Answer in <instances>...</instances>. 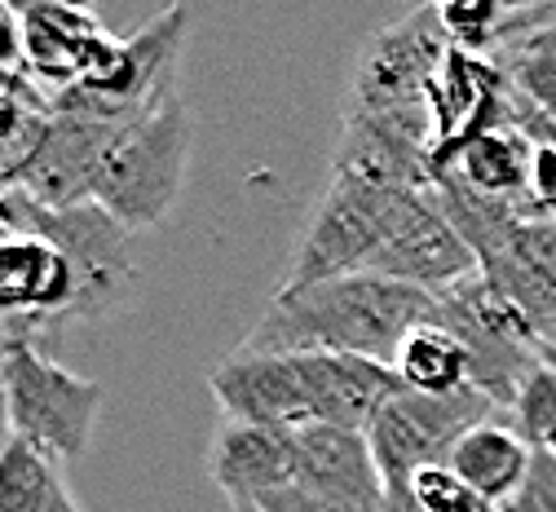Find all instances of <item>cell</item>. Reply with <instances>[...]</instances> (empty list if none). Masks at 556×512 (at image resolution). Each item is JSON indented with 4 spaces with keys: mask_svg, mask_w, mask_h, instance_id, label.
Instances as JSON below:
<instances>
[{
    "mask_svg": "<svg viewBox=\"0 0 556 512\" xmlns=\"http://www.w3.org/2000/svg\"><path fill=\"white\" fill-rule=\"evenodd\" d=\"M433 319V297L410 283L358 270L305 287H278L239 349L248 353H358L389 362Z\"/></svg>",
    "mask_w": 556,
    "mask_h": 512,
    "instance_id": "obj_1",
    "label": "cell"
},
{
    "mask_svg": "<svg viewBox=\"0 0 556 512\" xmlns=\"http://www.w3.org/2000/svg\"><path fill=\"white\" fill-rule=\"evenodd\" d=\"M451 45H455V36L446 32L438 5H415L397 23L367 36L344 111L406 133L410 141H420L433 155L429 89L438 80V66H442Z\"/></svg>",
    "mask_w": 556,
    "mask_h": 512,
    "instance_id": "obj_2",
    "label": "cell"
},
{
    "mask_svg": "<svg viewBox=\"0 0 556 512\" xmlns=\"http://www.w3.org/2000/svg\"><path fill=\"white\" fill-rule=\"evenodd\" d=\"M190 155H194V111L177 93L151 115L132 120L115 137L93 203L106 216H115L128 235L151 230L177 208L186 190Z\"/></svg>",
    "mask_w": 556,
    "mask_h": 512,
    "instance_id": "obj_3",
    "label": "cell"
},
{
    "mask_svg": "<svg viewBox=\"0 0 556 512\" xmlns=\"http://www.w3.org/2000/svg\"><path fill=\"white\" fill-rule=\"evenodd\" d=\"M420 199H425V190L376 186V182L331 173L278 287H305L318 278L371 270L376 257L393 243V235L406 226V216L415 212Z\"/></svg>",
    "mask_w": 556,
    "mask_h": 512,
    "instance_id": "obj_4",
    "label": "cell"
},
{
    "mask_svg": "<svg viewBox=\"0 0 556 512\" xmlns=\"http://www.w3.org/2000/svg\"><path fill=\"white\" fill-rule=\"evenodd\" d=\"M0 380H5L14 437H23L58 464H80L89 455L102 415L98 380L62 367L31 336H10L5 358H0Z\"/></svg>",
    "mask_w": 556,
    "mask_h": 512,
    "instance_id": "obj_5",
    "label": "cell"
},
{
    "mask_svg": "<svg viewBox=\"0 0 556 512\" xmlns=\"http://www.w3.org/2000/svg\"><path fill=\"white\" fill-rule=\"evenodd\" d=\"M433 323L446 327L468 349L472 385L508 415L517 385L539 362V336L521 319V310L477 270L464 283L438 291L433 297Z\"/></svg>",
    "mask_w": 556,
    "mask_h": 512,
    "instance_id": "obj_6",
    "label": "cell"
},
{
    "mask_svg": "<svg viewBox=\"0 0 556 512\" xmlns=\"http://www.w3.org/2000/svg\"><path fill=\"white\" fill-rule=\"evenodd\" d=\"M186 32H190V14H186L181 0H173V5L164 14H155L142 32L119 40L115 58L98 71V76L80 80L66 93H53V102L72 107L80 115H93V120H106V124H119V128L151 115L155 107L177 98Z\"/></svg>",
    "mask_w": 556,
    "mask_h": 512,
    "instance_id": "obj_7",
    "label": "cell"
},
{
    "mask_svg": "<svg viewBox=\"0 0 556 512\" xmlns=\"http://www.w3.org/2000/svg\"><path fill=\"white\" fill-rule=\"evenodd\" d=\"M500 415L504 411L477 385H468L459 394H415V389L393 394L367 428V442H371V455H376V469L384 482V499L406 495L415 473L446 464L455 442L468 428L500 420Z\"/></svg>",
    "mask_w": 556,
    "mask_h": 512,
    "instance_id": "obj_8",
    "label": "cell"
},
{
    "mask_svg": "<svg viewBox=\"0 0 556 512\" xmlns=\"http://www.w3.org/2000/svg\"><path fill=\"white\" fill-rule=\"evenodd\" d=\"M0 216L14 230L45 235L49 243L62 248V257L72 261L80 301H76V323L98 319L124 301V291L132 287V257H128V230L106 216L98 203L80 208H40L23 190H0Z\"/></svg>",
    "mask_w": 556,
    "mask_h": 512,
    "instance_id": "obj_9",
    "label": "cell"
},
{
    "mask_svg": "<svg viewBox=\"0 0 556 512\" xmlns=\"http://www.w3.org/2000/svg\"><path fill=\"white\" fill-rule=\"evenodd\" d=\"M80 283L58 243L14 230L0 243V323L10 336H40L45 327L76 323Z\"/></svg>",
    "mask_w": 556,
    "mask_h": 512,
    "instance_id": "obj_10",
    "label": "cell"
},
{
    "mask_svg": "<svg viewBox=\"0 0 556 512\" xmlns=\"http://www.w3.org/2000/svg\"><path fill=\"white\" fill-rule=\"evenodd\" d=\"M124 128L53 102V124H49V133L40 141V151L31 155V164L18 173L14 190H23L40 208H80V203H93L98 177L106 168V155H111V146H115V137Z\"/></svg>",
    "mask_w": 556,
    "mask_h": 512,
    "instance_id": "obj_11",
    "label": "cell"
},
{
    "mask_svg": "<svg viewBox=\"0 0 556 512\" xmlns=\"http://www.w3.org/2000/svg\"><path fill=\"white\" fill-rule=\"evenodd\" d=\"M429 111H433V177H438L468 137L504 124L508 111L504 71L495 66L491 53L451 45L429 89Z\"/></svg>",
    "mask_w": 556,
    "mask_h": 512,
    "instance_id": "obj_12",
    "label": "cell"
},
{
    "mask_svg": "<svg viewBox=\"0 0 556 512\" xmlns=\"http://www.w3.org/2000/svg\"><path fill=\"white\" fill-rule=\"evenodd\" d=\"M115 49H119V36L102 27L93 5H45L23 14L27 76L45 93H66L80 80L98 76L115 58Z\"/></svg>",
    "mask_w": 556,
    "mask_h": 512,
    "instance_id": "obj_13",
    "label": "cell"
},
{
    "mask_svg": "<svg viewBox=\"0 0 556 512\" xmlns=\"http://www.w3.org/2000/svg\"><path fill=\"white\" fill-rule=\"evenodd\" d=\"M207 389L217 398L222 420L265 424V428H305L309 402L301 380V358L296 353H248L235 349L222 358Z\"/></svg>",
    "mask_w": 556,
    "mask_h": 512,
    "instance_id": "obj_14",
    "label": "cell"
},
{
    "mask_svg": "<svg viewBox=\"0 0 556 512\" xmlns=\"http://www.w3.org/2000/svg\"><path fill=\"white\" fill-rule=\"evenodd\" d=\"M371 274L410 283V287L429 291V297H438V291L464 283L468 274H477V257L464 243V235L446 222V212H442L433 186L425 190L420 203H415V212L406 216V226L393 235V243L376 257Z\"/></svg>",
    "mask_w": 556,
    "mask_h": 512,
    "instance_id": "obj_15",
    "label": "cell"
},
{
    "mask_svg": "<svg viewBox=\"0 0 556 512\" xmlns=\"http://www.w3.org/2000/svg\"><path fill=\"white\" fill-rule=\"evenodd\" d=\"M296 358H301L309 424L367 433L371 420L384 411V402L402 394V380L389 362L358 358V353H296Z\"/></svg>",
    "mask_w": 556,
    "mask_h": 512,
    "instance_id": "obj_16",
    "label": "cell"
},
{
    "mask_svg": "<svg viewBox=\"0 0 556 512\" xmlns=\"http://www.w3.org/2000/svg\"><path fill=\"white\" fill-rule=\"evenodd\" d=\"M296 486L323 499H340L358 512H384V482L363 428H296Z\"/></svg>",
    "mask_w": 556,
    "mask_h": 512,
    "instance_id": "obj_17",
    "label": "cell"
},
{
    "mask_svg": "<svg viewBox=\"0 0 556 512\" xmlns=\"http://www.w3.org/2000/svg\"><path fill=\"white\" fill-rule=\"evenodd\" d=\"M477 270L521 310L539 345H556V222L521 216L508 243Z\"/></svg>",
    "mask_w": 556,
    "mask_h": 512,
    "instance_id": "obj_18",
    "label": "cell"
},
{
    "mask_svg": "<svg viewBox=\"0 0 556 512\" xmlns=\"http://www.w3.org/2000/svg\"><path fill=\"white\" fill-rule=\"evenodd\" d=\"M207 477L230 495V503H256L269 490L296 486V428L217 420V433L207 442Z\"/></svg>",
    "mask_w": 556,
    "mask_h": 512,
    "instance_id": "obj_19",
    "label": "cell"
},
{
    "mask_svg": "<svg viewBox=\"0 0 556 512\" xmlns=\"http://www.w3.org/2000/svg\"><path fill=\"white\" fill-rule=\"evenodd\" d=\"M331 173L376 182V186L429 190L433 186V155L420 141H410L406 133L344 111L340 133H336V151H331Z\"/></svg>",
    "mask_w": 556,
    "mask_h": 512,
    "instance_id": "obj_20",
    "label": "cell"
},
{
    "mask_svg": "<svg viewBox=\"0 0 556 512\" xmlns=\"http://www.w3.org/2000/svg\"><path fill=\"white\" fill-rule=\"evenodd\" d=\"M530 464H534V447L508 424V415L468 428L446 460V469L491 508H504L526 486Z\"/></svg>",
    "mask_w": 556,
    "mask_h": 512,
    "instance_id": "obj_21",
    "label": "cell"
},
{
    "mask_svg": "<svg viewBox=\"0 0 556 512\" xmlns=\"http://www.w3.org/2000/svg\"><path fill=\"white\" fill-rule=\"evenodd\" d=\"M530 160H534V141L508 124L485 128L477 137H468L459 151L451 155V164L442 173L459 177L464 186H472L477 195H491L504 203H517L526 212V190H530ZM438 182V177H433Z\"/></svg>",
    "mask_w": 556,
    "mask_h": 512,
    "instance_id": "obj_22",
    "label": "cell"
},
{
    "mask_svg": "<svg viewBox=\"0 0 556 512\" xmlns=\"http://www.w3.org/2000/svg\"><path fill=\"white\" fill-rule=\"evenodd\" d=\"M53 124V93H45L27 71L0 76V190L14 186L31 164Z\"/></svg>",
    "mask_w": 556,
    "mask_h": 512,
    "instance_id": "obj_23",
    "label": "cell"
},
{
    "mask_svg": "<svg viewBox=\"0 0 556 512\" xmlns=\"http://www.w3.org/2000/svg\"><path fill=\"white\" fill-rule=\"evenodd\" d=\"M393 372H397L402 389H415V394H459L472 385L468 349L446 327H438L433 319L420 323L402 340V349L393 358Z\"/></svg>",
    "mask_w": 556,
    "mask_h": 512,
    "instance_id": "obj_24",
    "label": "cell"
},
{
    "mask_svg": "<svg viewBox=\"0 0 556 512\" xmlns=\"http://www.w3.org/2000/svg\"><path fill=\"white\" fill-rule=\"evenodd\" d=\"M491 58L526 107L556 120V27L504 36L491 45Z\"/></svg>",
    "mask_w": 556,
    "mask_h": 512,
    "instance_id": "obj_25",
    "label": "cell"
},
{
    "mask_svg": "<svg viewBox=\"0 0 556 512\" xmlns=\"http://www.w3.org/2000/svg\"><path fill=\"white\" fill-rule=\"evenodd\" d=\"M58 482H62L58 460H49L23 437H10L0 447V512H45Z\"/></svg>",
    "mask_w": 556,
    "mask_h": 512,
    "instance_id": "obj_26",
    "label": "cell"
},
{
    "mask_svg": "<svg viewBox=\"0 0 556 512\" xmlns=\"http://www.w3.org/2000/svg\"><path fill=\"white\" fill-rule=\"evenodd\" d=\"M508 424L526 437L534 451H547L556 442V367L552 362L539 358L534 367L526 372V380L513 394Z\"/></svg>",
    "mask_w": 556,
    "mask_h": 512,
    "instance_id": "obj_27",
    "label": "cell"
},
{
    "mask_svg": "<svg viewBox=\"0 0 556 512\" xmlns=\"http://www.w3.org/2000/svg\"><path fill=\"white\" fill-rule=\"evenodd\" d=\"M526 216H543V222H556V141H534L530 190H526Z\"/></svg>",
    "mask_w": 556,
    "mask_h": 512,
    "instance_id": "obj_28",
    "label": "cell"
},
{
    "mask_svg": "<svg viewBox=\"0 0 556 512\" xmlns=\"http://www.w3.org/2000/svg\"><path fill=\"white\" fill-rule=\"evenodd\" d=\"M500 512H556V455L552 451H534L526 486Z\"/></svg>",
    "mask_w": 556,
    "mask_h": 512,
    "instance_id": "obj_29",
    "label": "cell"
},
{
    "mask_svg": "<svg viewBox=\"0 0 556 512\" xmlns=\"http://www.w3.org/2000/svg\"><path fill=\"white\" fill-rule=\"evenodd\" d=\"M239 503V499H235ZM261 512H358L350 503H340V499H323L314 490H301V486H283V490H269L256 499Z\"/></svg>",
    "mask_w": 556,
    "mask_h": 512,
    "instance_id": "obj_30",
    "label": "cell"
},
{
    "mask_svg": "<svg viewBox=\"0 0 556 512\" xmlns=\"http://www.w3.org/2000/svg\"><path fill=\"white\" fill-rule=\"evenodd\" d=\"M27 71V58H23V18L0 0V76H18Z\"/></svg>",
    "mask_w": 556,
    "mask_h": 512,
    "instance_id": "obj_31",
    "label": "cell"
},
{
    "mask_svg": "<svg viewBox=\"0 0 556 512\" xmlns=\"http://www.w3.org/2000/svg\"><path fill=\"white\" fill-rule=\"evenodd\" d=\"M45 512H85V508H80V499L72 495V486H66V477H62V482L53 486V495H49Z\"/></svg>",
    "mask_w": 556,
    "mask_h": 512,
    "instance_id": "obj_32",
    "label": "cell"
},
{
    "mask_svg": "<svg viewBox=\"0 0 556 512\" xmlns=\"http://www.w3.org/2000/svg\"><path fill=\"white\" fill-rule=\"evenodd\" d=\"M5 5L23 18V14H31V10H45V5H89V0H5Z\"/></svg>",
    "mask_w": 556,
    "mask_h": 512,
    "instance_id": "obj_33",
    "label": "cell"
},
{
    "mask_svg": "<svg viewBox=\"0 0 556 512\" xmlns=\"http://www.w3.org/2000/svg\"><path fill=\"white\" fill-rule=\"evenodd\" d=\"M14 437V428H10V402H5V380H0V447H5Z\"/></svg>",
    "mask_w": 556,
    "mask_h": 512,
    "instance_id": "obj_34",
    "label": "cell"
},
{
    "mask_svg": "<svg viewBox=\"0 0 556 512\" xmlns=\"http://www.w3.org/2000/svg\"><path fill=\"white\" fill-rule=\"evenodd\" d=\"M539 358H543V362H552V367H556V345H539Z\"/></svg>",
    "mask_w": 556,
    "mask_h": 512,
    "instance_id": "obj_35",
    "label": "cell"
},
{
    "mask_svg": "<svg viewBox=\"0 0 556 512\" xmlns=\"http://www.w3.org/2000/svg\"><path fill=\"white\" fill-rule=\"evenodd\" d=\"M230 512H261L256 503H248V499H239V503H230Z\"/></svg>",
    "mask_w": 556,
    "mask_h": 512,
    "instance_id": "obj_36",
    "label": "cell"
},
{
    "mask_svg": "<svg viewBox=\"0 0 556 512\" xmlns=\"http://www.w3.org/2000/svg\"><path fill=\"white\" fill-rule=\"evenodd\" d=\"M5 345H10V332H5V323H0V358H5Z\"/></svg>",
    "mask_w": 556,
    "mask_h": 512,
    "instance_id": "obj_37",
    "label": "cell"
},
{
    "mask_svg": "<svg viewBox=\"0 0 556 512\" xmlns=\"http://www.w3.org/2000/svg\"><path fill=\"white\" fill-rule=\"evenodd\" d=\"M547 451H552V455H556V442H552V447H547Z\"/></svg>",
    "mask_w": 556,
    "mask_h": 512,
    "instance_id": "obj_38",
    "label": "cell"
}]
</instances>
